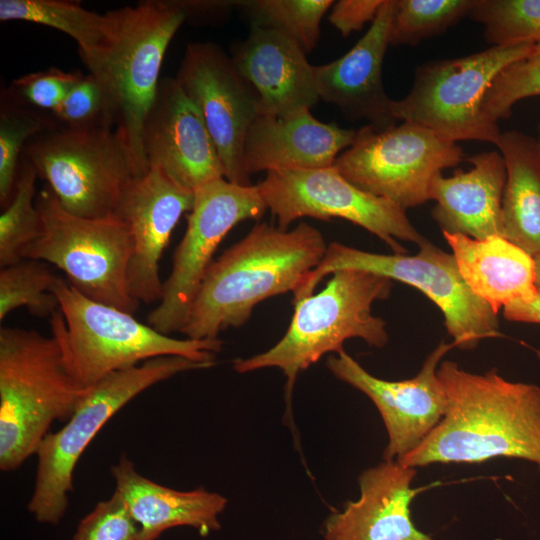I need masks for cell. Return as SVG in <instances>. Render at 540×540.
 <instances>
[{
  "instance_id": "1",
  "label": "cell",
  "mask_w": 540,
  "mask_h": 540,
  "mask_svg": "<svg viewBox=\"0 0 540 540\" xmlns=\"http://www.w3.org/2000/svg\"><path fill=\"white\" fill-rule=\"evenodd\" d=\"M437 375L447 398L445 415L400 463L417 468L505 457L532 462L540 472L539 386L506 380L496 368L468 372L450 360L439 364Z\"/></svg>"
},
{
  "instance_id": "2",
  "label": "cell",
  "mask_w": 540,
  "mask_h": 540,
  "mask_svg": "<svg viewBox=\"0 0 540 540\" xmlns=\"http://www.w3.org/2000/svg\"><path fill=\"white\" fill-rule=\"evenodd\" d=\"M322 233L300 222L291 230L256 224L239 242L213 260L180 333L195 340L219 339L220 332L244 325L254 307L305 283L327 250Z\"/></svg>"
},
{
  "instance_id": "3",
  "label": "cell",
  "mask_w": 540,
  "mask_h": 540,
  "mask_svg": "<svg viewBox=\"0 0 540 540\" xmlns=\"http://www.w3.org/2000/svg\"><path fill=\"white\" fill-rule=\"evenodd\" d=\"M57 334L0 328V469H18L86 395Z\"/></svg>"
},
{
  "instance_id": "4",
  "label": "cell",
  "mask_w": 540,
  "mask_h": 540,
  "mask_svg": "<svg viewBox=\"0 0 540 540\" xmlns=\"http://www.w3.org/2000/svg\"><path fill=\"white\" fill-rule=\"evenodd\" d=\"M393 280L375 273L344 269L333 273L326 286L294 303V313L284 336L267 351L235 359L233 368L247 373L279 368L291 393L298 374L329 353L343 350L350 338H361L382 348L389 337L385 321L372 314V304L387 299Z\"/></svg>"
},
{
  "instance_id": "5",
  "label": "cell",
  "mask_w": 540,
  "mask_h": 540,
  "mask_svg": "<svg viewBox=\"0 0 540 540\" xmlns=\"http://www.w3.org/2000/svg\"><path fill=\"white\" fill-rule=\"evenodd\" d=\"M59 310L49 319L60 338L79 383L90 388L108 374L148 359L176 355L215 365L223 341L177 339L165 335L133 314L96 302L58 278L53 289Z\"/></svg>"
},
{
  "instance_id": "6",
  "label": "cell",
  "mask_w": 540,
  "mask_h": 540,
  "mask_svg": "<svg viewBox=\"0 0 540 540\" xmlns=\"http://www.w3.org/2000/svg\"><path fill=\"white\" fill-rule=\"evenodd\" d=\"M114 23L107 47L85 66L108 88L116 130L131 155L135 176L149 167L143 126L159 86L167 48L187 15L179 1L147 0L108 11Z\"/></svg>"
},
{
  "instance_id": "7",
  "label": "cell",
  "mask_w": 540,
  "mask_h": 540,
  "mask_svg": "<svg viewBox=\"0 0 540 540\" xmlns=\"http://www.w3.org/2000/svg\"><path fill=\"white\" fill-rule=\"evenodd\" d=\"M211 367L182 356H159L112 372L91 386L66 424L57 432H49L37 449L35 484L27 505L34 519L49 525L61 521L81 455L122 407L144 390L176 374Z\"/></svg>"
},
{
  "instance_id": "8",
  "label": "cell",
  "mask_w": 540,
  "mask_h": 540,
  "mask_svg": "<svg viewBox=\"0 0 540 540\" xmlns=\"http://www.w3.org/2000/svg\"><path fill=\"white\" fill-rule=\"evenodd\" d=\"M40 237L24 258L53 264L86 297L134 314L140 303L128 288L133 239L128 224L112 213L85 218L66 211L49 187L36 197Z\"/></svg>"
},
{
  "instance_id": "9",
  "label": "cell",
  "mask_w": 540,
  "mask_h": 540,
  "mask_svg": "<svg viewBox=\"0 0 540 540\" xmlns=\"http://www.w3.org/2000/svg\"><path fill=\"white\" fill-rule=\"evenodd\" d=\"M415 255L378 254L332 242L319 265L294 294L293 303L314 293L321 280L344 269L363 270L417 288L442 311L453 345L473 350L479 342L499 335L497 314L464 282L453 254L429 241Z\"/></svg>"
},
{
  "instance_id": "10",
  "label": "cell",
  "mask_w": 540,
  "mask_h": 540,
  "mask_svg": "<svg viewBox=\"0 0 540 540\" xmlns=\"http://www.w3.org/2000/svg\"><path fill=\"white\" fill-rule=\"evenodd\" d=\"M534 43L491 46L464 57L428 61L414 71L409 93L393 100L397 121L430 129L454 142L497 145L501 131L481 105L495 77L526 56Z\"/></svg>"
},
{
  "instance_id": "11",
  "label": "cell",
  "mask_w": 540,
  "mask_h": 540,
  "mask_svg": "<svg viewBox=\"0 0 540 540\" xmlns=\"http://www.w3.org/2000/svg\"><path fill=\"white\" fill-rule=\"evenodd\" d=\"M21 159L32 164L66 211L85 218L114 213L136 177L129 150L112 128L48 129L28 142Z\"/></svg>"
},
{
  "instance_id": "12",
  "label": "cell",
  "mask_w": 540,
  "mask_h": 540,
  "mask_svg": "<svg viewBox=\"0 0 540 540\" xmlns=\"http://www.w3.org/2000/svg\"><path fill=\"white\" fill-rule=\"evenodd\" d=\"M464 156L456 142L401 122L382 130L363 126L333 166L359 189L407 210L430 200L433 178Z\"/></svg>"
},
{
  "instance_id": "13",
  "label": "cell",
  "mask_w": 540,
  "mask_h": 540,
  "mask_svg": "<svg viewBox=\"0 0 540 540\" xmlns=\"http://www.w3.org/2000/svg\"><path fill=\"white\" fill-rule=\"evenodd\" d=\"M266 210L256 185L219 178L195 190L186 231L174 251L171 272L163 282L158 305L147 316V324L165 335L180 332L219 244L234 226L260 219Z\"/></svg>"
},
{
  "instance_id": "14",
  "label": "cell",
  "mask_w": 540,
  "mask_h": 540,
  "mask_svg": "<svg viewBox=\"0 0 540 540\" xmlns=\"http://www.w3.org/2000/svg\"><path fill=\"white\" fill-rule=\"evenodd\" d=\"M256 186L283 230L303 217L341 218L376 235L394 253L405 252L397 239L418 245L427 241L411 224L406 210L359 189L334 166L270 170Z\"/></svg>"
},
{
  "instance_id": "15",
  "label": "cell",
  "mask_w": 540,
  "mask_h": 540,
  "mask_svg": "<svg viewBox=\"0 0 540 540\" xmlns=\"http://www.w3.org/2000/svg\"><path fill=\"white\" fill-rule=\"evenodd\" d=\"M175 79L200 110L228 181L252 185L244 167L248 130L260 115L252 87L216 43H189Z\"/></svg>"
},
{
  "instance_id": "16",
  "label": "cell",
  "mask_w": 540,
  "mask_h": 540,
  "mask_svg": "<svg viewBox=\"0 0 540 540\" xmlns=\"http://www.w3.org/2000/svg\"><path fill=\"white\" fill-rule=\"evenodd\" d=\"M454 347L441 341L411 379L388 381L366 371L344 349L327 367L339 380L364 393L378 409L388 434L384 460L400 462L413 452L445 415L447 398L437 369Z\"/></svg>"
},
{
  "instance_id": "17",
  "label": "cell",
  "mask_w": 540,
  "mask_h": 540,
  "mask_svg": "<svg viewBox=\"0 0 540 540\" xmlns=\"http://www.w3.org/2000/svg\"><path fill=\"white\" fill-rule=\"evenodd\" d=\"M194 192L172 180L162 169L148 171L125 187L114 210L131 231L133 252L128 268V288L139 303L159 302L163 282L159 262L181 216L190 212Z\"/></svg>"
},
{
  "instance_id": "18",
  "label": "cell",
  "mask_w": 540,
  "mask_h": 540,
  "mask_svg": "<svg viewBox=\"0 0 540 540\" xmlns=\"http://www.w3.org/2000/svg\"><path fill=\"white\" fill-rule=\"evenodd\" d=\"M148 167L157 166L179 185L195 191L225 169L202 114L177 80L161 79L143 126Z\"/></svg>"
},
{
  "instance_id": "19",
  "label": "cell",
  "mask_w": 540,
  "mask_h": 540,
  "mask_svg": "<svg viewBox=\"0 0 540 540\" xmlns=\"http://www.w3.org/2000/svg\"><path fill=\"white\" fill-rule=\"evenodd\" d=\"M394 0H384L368 31L342 57L313 65L320 100L337 106L350 120H365L382 130L398 123L393 100L384 89L382 69L390 35Z\"/></svg>"
},
{
  "instance_id": "20",
  "label": "cell",
  "mask_w": 540,
  "mask_h": 540,
  "mask_svg": "<svg viewBox=\"0 0 540 540\" xmlns=\"http://www.w3.org/2000/svg\"><path fill=\"white\" fill-rule=\"evenodd\" d=\"M306 55L289 36L251 25L246 39L232 44L230 57L256 93L260 115L287 117L320 100Z\"/></svg>"
},
{
  "instance_id": "21",
  "label": "cell",
  "mask_w": 540,
  "mask_h": 540,
  "mask_svg": "<svg viewBox=\"0 0 540 540\" xmlns=\"http://www.w3.org/2000/svg\"><path fill=\"white\" fill-rule=\"evenodd\" d=\"M416 468L384 460L361 473L360 496L325 521V540H432L413 524Z\"/></svg>"
},
{
  "instance_id": "22",
  "label": "cell",
  "mask_w": 540,
  "mask_h": 540,
  "mask_svg": "<svg viewBox=\"0 0 540 540\" xmlns=\"http://www.w3.org/2000/svg\"><path fill=\"white\" fill-rule=\"evenodd\" d=\"M356 134L357 130L316 119L310 110L287 117L259 115L245 138V171L251 176L274 169L330 167Z\"/></svg>"
},
{
  "instance_id": "23",
  "label": "cell",
  "mask_w": 540,
  "mask_h": 540,
  "mask_svg": "<svg viewBox=\"0 0 540 540\" xmlns=\"http://www.w3.org/2000/svg\"><path fill=\"white\" fill-rule=\"evenodd\" d=\"M472 167L451 177L438 173L429 196L436 201L432 218L442 232L473 239L503 237L502 196L506 168L497 151L475 154L467 159Z\"/></svg>"
},
{
  "instance_id": "24",
  "label": "cell",
  "mask_w": 540,
  "mask_h": 540,
  "mask_svg": "<svg viewBox=\"0 0 540 540\" xmlns=\"http://www.w3.org/2000/svg\"><path fill=\"white\" fill-rule=\"evenodd\" d=\"M115 491L139 525L138 540H157L168 529L188 526L207 536L221 528L219 516L227 505L221 494L200 487L179 491L141 475L123 454L111 466Z\"/></svg>"
},
{
  "instance_id": "25",
  "label": "cell",
  "mask_w": 540,
  "mask_h": 540,
  "mask_svg": "<svg viewBox=\"0 0 540 540\" xmlns=\"http://www.w3.org/2000/svg\"><path fill=\"white\" fill-rule=\"evenodd\" d=\"M442 233L464 282L496 314L511 303L529 300L537 294L533 256L506 238L478 240Z\"/></svg>"
},
{
  "instance_id": "26",
  "label": "cell",
  "mask_w": 540,
  "mask_h": 540,
  "mask_svg": "<svg viewBox=\"0 0 540 540\" xmlns=\"http://www.w3.org/2000/svg\"><path fill=\"white\" fill-rule=\"evenodd\" d=\"M496 146L506 168L503 237L534 257L540 253V153L536 138L505 131Z\"/></svg>"
},
{
  "instance_id": "27",
  "label": "cell",
  "mask_w": 540,
  "mask_h": 540,
  "mask_svg": "<svg viewBox=\"0 0 540 540\" xmlns=\"http://www.w3.org/2000/svg\"><path fill=\"white\" fill-rule=\"evenodd\" d=\"M0 20L26 21L63 32L77 43L84 64L107 47L114 31L108 11L100 14L76 1L1 0Z\"/></svg>"
},
{
  "instance_id": "28",
  "label": "cell",
  "mask_w": 540,
  "mask_h": 540,
  "mask_svg": "<svg viewBox=\"0 0 540 540\" xmlns=\"http://www.w3.org/2000/svg\"><path fill=\"white\" fill-rule=\"evenodd\" d=\"M38 174L21 159L13 197L0 216V267L24 259L26 250L42 233V218L36 207Z\"/></svg>"
},
{
  "instance_id": "29",
  "label": "cell",
  "mask_w": 540,
  "mask_h": 540,
  "mask_svg": "<svg viewBox=\"0 0 540 540\" xmlns=\"http://www.w3.org/2000/svg\"><path fill=\"white\" fill-rule=\"evenodd\" d=\"M57 276L40 260L24 258L0 270V320L25 307L33 316L50 319L59 310L52 289Z\"/></svg>"
},
{
  "instance_id": "30",
  "label": "cell",
  "mask_w": 540,
  "mask_h": 540,
  "mask_svg": "<svg viewBox=\"0 0 540 540\" xmlns=\"http://www.w3.org/2000/svg\"><path fill=\"white\" fill-rule=\"evenodd\" d=\"M332 0H246L239 7L251 25L275 29L296 41L306 54L318 44L320 23Z\"/></svg>"
},
{
  "instance_id": "31",
  "label": "cell",
  "mask_w": 540,
  "mask_h": 540,
  "mask_svg": "<svg viewBox=\"0 0 540 540\" xmlns=\"http://www.w3.org/2000/svg\"><path fill=\"white\" fill-rule=\"evenodd\" d=\"M476 0H394L389 42L418 45L469 16Z\"/></svg>"
},
{
  "instance_id": "32",
  "label": "cell",
  "mask_w": 540,
  "mask_h": 540,
  "mask_svg": "<svg viewBox=\"0 0 540 540\" xmlns=\"http://www.w3.org/2000/svg\"><path fill=\"white\" fill-rule=\"evenodd\" d=\"M469 17L492 46L540 42V0H476Z\"/></svg>"
},
{
  "instance_id": "33",
  "label": "cell",
  "mask_w": 540,
  "mask_h": 540,
  "mask_svg": "<svg viewBox=\"0 0 540 540\" xmlns=\"http://www.w3.org/2000/svg\"><path fill=\"white\" fill-rule=\"evenodd\" d=\"M57 127L49 119L24 105L3 100L0 111V202L11 201L23 151L40 133Z\"/></svg>"
},
{
  "instance_id": "34",
  "label": "cell",
  "mask_w": 540,
  "mask_h": 540,
  "mask_svg": "<svg viewBox=\"0 0 540 540\" xmlns=\"http://www.w3.org/2000/svg\"><path fill=\"white\" fill-rule=\"evenodd\" d=\"M532 96H540V42L495 77L484 95L481 108L490 121L498 123L511 115L515 103Z\"/></svg>"
},
{
  "instance_id": "35",
  "label": "cell",
  "mask_w": 540,
  "mask_h": 540,
  "mask_svg": "<svg viewBox=\"0 0 540 540\" xmlns=\"http://www.w3.org/2000/svg\"><path fill=\"white\" fill-rule=\"evenodd\" d=\"M52 114L64 127L73 129L112 128L117 120L108 88L92 73L81 78Z\"/></svg>"
},
{
  "instance_id": "36",
  "label": "cell",
  "mask_w": 540,
  "mask_h": 540,
  "mask_svg": "<svg viewBox=\"0 0 540 540\" xmlns=\"http://www.w3.org/2000/svg\"><path fill=\"white\" fill-rule=\"evenodd\" d=\"M83 76L79 71L67 72L56 67L29 73L11 83V96L6 100L53 113Z\"/></svg>"
},
{
  "instance_id": "37",
  "label": "cell",
  "mask_w": 540,
  "mask_h": 540,
  "mask_svg": "<svg viewBox=\"0 0 540 540\" xmlns=\"http://www.w3.org/2000/svg\"><path fill=\"white\" fill-rule=\"evenodd\" d=\"M139 525L115 491L78 524L73 540H138Z\"/></svg>"
},
{
  "instance_id": "38",
  "label": "cell",
  "mask_w": 540,
  "mask_h": 540,
  "mask_svg": "<svg viewBox=\"0 0 540 540\" xmlns=\"http://www.w3.org/2000/svg\"><path fill=\"white\" fill-rule=\"evenodd\" d=\"M384 0H339L334 2L328 16L329 22L347 37L359 31L367 22H373Z\"/></svg>"
},
{
  "instance_id": "39",
  "label": "cell",
  "mask_w": 540,
  "mask_h": 540,
  "mask_svg": "<svg viewBox=\"0 0 540 540\" xmlns=\"http://www.w3.org/2000/svg\"><path fill=\"white\" fill-rule=\"evenodd\" d=\"M505 319L540 324V291L529 299L511 303L503 308Z\"/></svg>"
},
{
  "instance_id": "40",
  "label": "cell",
  "mask_w": 540,
  "mask_h": 540,
  "mask_svg": "<svg viewBox=\"0 0 540 540\" xmlns=\"http://www.w3.org/2000/svg\"><path fill=\"white\" fill-rule=\"evenodd\" d=\"M533 258H534V264H535L536 287L540 291V253L535 255Z\"/></svg>"
},
{
  "instance_id": "41",
  "label": "cell",
  "mask_w": 540,
  "mask_h": 540,
  "mask_svg": "<svg viewBox=\"0 0 540 540\" xmlns=\"http://www.w3.org/2000/svg\"><path fill=\"white\" fill-rule=\"evenodd\" d=\"M536 141H537L538 150H539V153H540V121H539V124H538V137L536 138Z\"/></svg>"
}]
</instances>
